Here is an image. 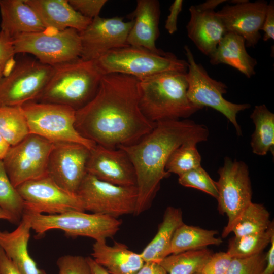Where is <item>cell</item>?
<instances>
[{"label": "cell", "mask_w": 274, "mask_h": 274, "mask_svg": "<svg viewBox=\"0 0 274 274\" xmlns=\"http://www.w3.org/2000/svg\"><path fill=\"white\" fill-rule=\"evenodd\" d=\"M139 82L127 75H104L92 98L76 111L78 132L112 149L133 144L150 132L155 123L141 110Z\"/></svg>", "instance_id": "cell-1"}, {"label": "cell", "mask_w": 274, "mask_h": 274, "mask_svg": "<svg viewBox=\"0 0 274 274\" xmlns=\"http://www.w3.org/2000/svg\"><path fill=\"white\" fill-rule=\"evenodd\" d=\"M209 134L207 126L192 120H164L155 123L152 130L138 142L118 147L128 155L135 172L138 199L133 215L149 209L161 181L170 176L165 166L174 150L188 141H207Z\"/></svg>", "instance_id": "cell-2"}, {"label": "cell", "mask_w": 274, "mask_h": 274, "mask_svg": "<svg viewBox=\"0 0 274 274\" xmlns=\"http://www.w3.org/2000/svg\"><path fill=\"white\" fill-rule=\"evenodd\" d=\"M186 74L167 72L139 80L140 107L150 122L186 119L202 109L187 97Z\"/></svg>", "instance_id": "cell-3"}, {"label": "cell", "mask_w": 274, "mask_h": 274, "mask_svg": "<svg viewBox=\"0 0 274 274\" xmlns=\"http://www.w3.org/2000/svg\"><path fill=\"white\" fill-rule=\"evenodd\" d=\"M102 76L93 60L79 58L56 65L35 101L64 105L77 110L94 96Z\"/></svg>", "instance_id": "cell-4"}, {"label": "cell", "mask_w": 274, "mask_h": 274, "mask_svg": "<svg viewBox=\"0 0 274 274\" xmlns=\"http://www.w3.org/2000/svg\"><path fill=\"white\" fill-rule=\"evenodd\" d=\"M93 61L103 75L119 73L139 80L167 72L186 73L188 69L187 61L170 52L156 53L130 45L111 50Z\"/></svg>", "instance_id": "cell-5"}, {"label": "cell", "mask_w": 274, "mask_h": 274, "mask_svg": "<svg viewBox=\"0 0 274 274\" xmlns=\"http://www.w3.org/2000/svg\"><path fill=\"white\" fill-rule=\"evenodd\" d=\"M23 216L30 222L31 229L40 236L53 229L63 231L70 237L83 236L95 241L113 237L119 230L122 221L114 217L74 211L56 215L24 211Z\"/></svg>", "instance_id": "cell-6"}, {"label": "cell", "mask_w": 274, "mask_h": 274, "mask_svg": "<svg viewBox=\"0 0 274 274\" xmlns=\"http://www.w3.org/2000/svg\"><path fill=\"white\" fill-rule=\"evenodd\" d=\"M30 134L41 136L52 143H74L90 150L93 142L83 137L75 127L76 111L70 107L31 101L21 106Z\"/></svg>", "instance_id": "cell-7"}, {"label": "cell", "mask_w": 274, "mask_h": 274, "mask_svg": "<svg viewBox=\"0 0 274 274\" xmlns=\"http://www.w3.org/2000/svg\"><path fill=\"white\" fill-rule=\"evenodd\" d=\"M12 41L15 54H31L41 63L53 67L80 57V33L73 28L46 29L18 35Z\"/></svg>", "instance_id": "cell-8"}, {"label": "cell", "mask_w": 274, "mask_h": 274, "mask_svg": "<svg viewBox=\"0 0 274 274\" xmlns=\"http://www.w3.org/2000/svg\"><path fill=\"white\" fill-rule=\"evenodd\" d=\"M188 63L186 76L188 83L187 95L194 105L202 109L210 107L222 114L232 124L238 136L242 135L237 121V114L250 108L249 104H235L225 99L227 86L223 82L212 78L207 71L197 63L188 46L184 47Z\"/></svg>", "instance_id": "cell-9"}, {"label": "cell", "mask_w": 274, "mask_h": 274, "mask_svg": "<svg viewBox=\"0 0 274 274\" xmlns=\"http://www.w3.org/2000/svg\"><path fill=\"white\" fill-rule=\"evenodd\" d=\"M53 67L26 57L14 64L0 81V107L35 101L51 77Z\"/></svg>", "instance_id": "cell-10"}, {"label": "cell", "mask_w": 274, "mask_h": 274, "mask_svg": "<svg viewBox=\"0 0 274 274\" xmlns=\"http://www.w3.org/2000/svg\"><path fill=\"white\" fill-rule=\"evenodd\" d=\"M76 194L85 211L118 218L133 215L138 189L136 186H121L111 184L87 173Z\"/></svg>", "instance_id": "cell-11"}, {"label": "cell", "mask_w": 274, "mask_h": 274, "mask_svg": "<svg viewBox=\"0 0 274 274\" xmlns=\"http://www.w3.org/2000/svg\"><path fill=\"white\" fill-rule=\"evenodd\" d=\"M53 143L29 134L11 147L3 160L6 173L16 188L31 180L47 176L48 162Z\"/></svg>", "instance_id": "cell-12"}, {"label": "cell", "mask_w": 274, "mask_h": 274, "mask_svg": "<svg viewBox=\"0 0 274 274\" xmlns=\"http://www.w3.org/2000/svg\"><path fill=\"white\" fill-rule=\"evenodd\" d=\"M215 182L218 191V210L228 218L226 226L231 225L252 202V190L247 165L242 161L224 158L218 170Z\"/></svg>", "instance_id": "cell-13"}, {"label": "cell", "mask_w": 274, "mask_h": 274, "mask_svg": "<svg viewBox=\"0 0 274 274\" xmlns=\"http://www.w3.org/2000/svg\"><path fill=\"white\" fill-rule=\"evenodd\" d=\"M16 189L23 200L26 212L56 215L85 211L77 194L65 190L48 175L26 181Z\"/></svg>", "instance_id": "cell-14"}, {"label": "cell", "mask_w": 274, "mask_h": 274, "mask_svg": "<svg viewBox=\"0 0 274 274\" xmlns=\"http://www.w3.org/2000/svg\"><path fill=\"white\" fill-rule=\"evenodd\" d=\"M133 20L123 18H102L92 19L88 26L79 32L81 52L80 58L95 60L106 53L127 46V39L133 25Z\"/></svg>", "instance_id": "cell-15"}, {"label": "cell", "mask_w": 274, "mask_h": 274, "mask_svg": "<svg viewBox=\"0 0 274 274\" xmlns=\"http://www.w3.org/2000/svg\"><path fill=\"white\" fill-rule=\"evenodd\" d=\"M90 149L74 143H53L47 175L65 190L76 194L87 174Z\"/></svg>", "instance_id": "cell-16"}, {"label": "cell", "mask_w": 274, "mask_h": 274, "mask_svg": "<svg viewBox=\"0 0 274 274\" xmlns=\"http://www.w3.org/2000/svg\"><path fill=\"white\" fill-rule=\"evenodd\" d=\"M87 173L98 179L116 185L136 186L134 167L121 149H112L96 144L90 150Z\"/></svg>", "instance_id": "cell-17"}, {"label": "cell", "mask_w": 274, "mask_h": 274, "mask_svg": "<svg viewBox=\"0 0 274 274\" xmlns=\"http://www.w3.org/2000/svg\"><path fill=\"white\" fill-rule=\"evenodd\" d=\"M268 3L264 0H247L241 4L226 5L216 13L227 32L242 37L247 46L254 47L261 38L260 31Z\"/></svg>", "instance_id": "cell-18"}, {"label": "cell", "mask_w": 274, "mask_h": 274, "mask_svg": "<svg viewBox=\"0 0 274 274\" xmlns=\"http://www.w3.org/2000/svg\"><path fill=\"white\" fill-rule=\"evenodd\" d=\"M160 4L157 0H138L133 12V25L127 39L128 45L142 47L156 53L163 51L156 47L159 36Z\"/></svg>", "instance_id": "cell-19"}, {"label": "cell", "mask_w": 274, "mask_h": 274, "mask_svg": "<svg viewBox=\"0 0 274 274\" xmlns=\"http://www.w3.org/2000/svg\"><path fill=\"white\" fill-rule=\"evenodd\" d=\"M189 21L186 25L187 35L204 55L210 56L227 32L215 11H200L189 7Z\"/></svg>", "instance_id": "cell-20"}, {"label": "cell", "mask_w": 274, "mask_h": 274, "mask_svg": "<svg viewBox=\"0 0 274 274\" xmlns=\"http://www.w3.org/2000/svg\"><path fill=\"white\" fill-rule=\"evenodd\" d=\"M35 11L46 29L83 30L92 19L76 11L68 0H25Z\"/></svg>", "instance_id": "cell-21"}, {"label": "cell", "mask_w": 274, "mask_h": 274, "mask_svg": "<svg viewBox=\"0 0 274 274\" xmlns=\"http://www.w3.org/2000/svg\"><path fill=\"white\" fill-rule=\"evenodd\" d=\"M92 258L110 274H135L145 262L140 254L130 250L125 245L115 242L110 246L106 240L95 242Z\"/></svg>", "instance_id": "cell-22"}, {"label": "cell", "mask_w": 274, "mask_h": 274, "mask_svg": "<svg viewBox=\"0 0 274 274\" xmlns=\"http://www.w3.org/2000/svg\"><path fill=\"white\" fill-rule=\"evenodd\" d=\"M31 230L29 221L22 216L12 231L0 230V248L22 274H41L43 270L38 268L28 253Z\"/></svg>", "instance_id": "cell-23"}, {"label": "cell", "mask_w": 274, "mask_h": 274, "mask_svg": "<svg viewBox=\"0 0 274 274\" xmlns=\"http://www.w3.org/2000/svg\"><path fill=\"white\" fill-rule=\"evenodd\" d=\"M1 30L12 38L44 31L46 27L25 0H0Z\"/></svg>", "instance_id": "cell-24"}, {"label": "cell", "mask_w": 274, "mask_h": 274, "mask_svg": "<svg viewBox=\"0 0 274 274\" xmlns=\"http://www.w3.org/2000/svg\"><path fill=\"white\" fill-rule=\"evenodd\" d=\"M246 42L241 36L227 32L222 39L215 51L209 56L212 65L224 64L251 78L256 72L257 62L251 57L246 49Z\"/></svg>", "instance_id": "cell-25"}, {"label": "cell", "mask_w": 274, "mask_h": 274, "mask_svg": "<svg viewBox=\"0 0 274 274\" xmlns=\"http://www.w3.org/2000/svg\"><path fill=\"white\" fill-rule=\"evenodd\" d=\"M183 223L181 210L168 207L155 236L140 253L144 261L160 263L170 255L171 243L175 232Z\"/></svg>", "instance_id": "cell-26"}, {"label": "cell", "mask_w": 274, "mask_h": 274, "mask_svg": "<svg viewBox=\"0 0 274 274\" xmlns=\"http://www.w3.org/2000/svg\"><path fill=\"white\" fill-rule=\"evenodd\" d=\"M269 217V212L263 204L252 202L231 225L224 227L222 237H226L231 232L238 237L264 232L273 222Z\"/></svg>", "instance_id": "cell-27"}, {"label": "cell", "mask_w": 274, "mask_h": 274, "mask_svg": "<svg viewBox=\"0 0 274 274\" xmlns=\"http://www.w3.org/2000/svg\"><path fill=\"white\" fill-rule=\"evenodd\" d=\"M217 234V230L205 229L184 223L175 232L170 254L204 249L210 245H219L223 241L215 237Z\"/></svg>", "instance_id": "cell-28"}, {"label": "cell", "mask_w": 274, "mask_h": 274, "mask_svg": "<svg viewBox=\"0 0 274 274\" xmlns=\"http://www.w3.org/2000/svg\"><path fill=\"white\" fill-rule=\"evenodd\" d=\"M255 126L250 145L252 152L264 156L269 151L273 154L274 114L264 105L256 106L250 115Z\"/></svg>", "instance_id": "cell-29"}, {"label": "cell", "mask_w": 274, "mask_h": 274, "mask_svg": "<svg viewBox=\"0 0 274 274\" xmlns=\"http://www.w3.org/2000/svg\"><path fill=\"white\" fill-rule=\"evenodd\" d=\"M213 254L207 248L190 250L170 254L159 264L167 274H194L201 271Z\"/></svg>", "instance_id": "cell-30"}, {"label": "cell", "mask_w": 274, "mask_h": 274, "mask_svg": "<svg viewBox=\"0 0 274 274\" xmlns=\"http://www.w3.org/2000/svg\"><path fill=\"white\" fill-rule=\"evenodd\" d=\"M30 134L21 106L0 107V134L12 146Z\"/></svg>", "instance_id": "cell-31"}, {"label": "cell", "mask_w": 274, "mask_h": 274, "mask_svg": "<svg viewBox=\"0 0 274 274\" xmlns=\"http://www.w3.org/2000/svg\"><path fill=\"white\" fill-rule=\"evenodd\" d=\"M274 236L273 222L265 231L235 236L229 240L226 252L232 258L250 257L263 252Z\"/></svg>", "instance_id": "cell-32"}, {"label": "cell", "mask_w": 274, "mask_h": 274, "mask_svg": "<svg viewBox=\"0 0 274 274\" xmlns=\"http://www.w3.org/2000/svg\"><path fill=\"white\" fill-rule=\"evenodd\" d=\"M195 140L187 141L172 153L167 161L165 170L178 176L201 165V158Z\"/></svg>", "instance_id": "cell-33"}, {"label": "cell", "mask_w": 274, "mask_h": 274, "mask_svg": "<svg viewBox=\"0 0 274 274\" xmlns=\"http://www.w3.org/2000/svg\"><path fill=\"white\" fill-rule=\"evenodd\" d=\"M0 208L10 213L15 223L21 221L24 211L23 200L12 184L0 160Z\"/></svg>", "instance_id": "cell-34"}, {"label": "cell", "mask_w": 274, "mask_h": 274, "mask_svg": "<svg viewBox=\"0 0 274 274\" xmlns=\"http://www.w3.org/2000/svg\"><path fill=\"white\" fill-rule=\"evenodd\" d=\"M178 177V182L182 186L197 189L217 199L218 191L215 181L201 165Z\"/></svg>", "instance_id": "cell-35"}, {"label": "cell", "mask_w": 274, "mask_h": 274, "mask_svg": "<svg viewBox=\"0 0 274 274\" xmlns=\"http://www.w3.org/2000/svg\"><path fill=\"white\" fill-rule=\"evenodd\" d=\"M263 252L244 258H232L226 274H263L265 267Z\"/></svg>", "instance_id": "cell-36"}, {"label": "cell", "mask_w": 274, "mask_h": 274, "mask_svg": "<svg viewBox=\"0 0 274 274\" xmlns=\"http://www.w3.org/2000/svg\"><path fill=\"white\" fill-rule=\"evenodd\" d=\"M58 274H91L87 257L66 255L57 261Z\"/></svg>", "instance_id": "cell-37"}, {"label": "cell", "mask_w": 274, "mask_h": 274, "mask_svg": "<svg viewBox=\"0 0 274 274\" xmlns=\"http://www.w3.org/2000/svg\"><path fill=\"white\" fill-rule=\"evenodd\" d=\"M232 257L226 252L213 253L203 267V274H226Z\"/></svg>", "instance_id": "cell-38"}, {"label": "cell", "mask_w": 274, "mask_h": 274, "mask_svg": "<svg viewBox=\"0 0 274 274\" xmlns=\"http://www.w3.org/2000/svg\"><path fill=\"white\" fill-rule=\"evenodd\" d=\"M70 5L83 16L93 19L99 16L106 0H69Z\"/></svg>", "instance_id": "cell-39"}, {"label": "cell", "mask_w": 274, "mask_h": 274, "mask_svg": "<svg viewBox=\"0 0 274 274\" xmlns=\"http://www.w3.org/2000/svg\"><path fill=\"white\" fill-rule=\"evenodd\" d=\"M183 4L182 0H175L169 7V13L167 17L164 26L170 35L174 34L178 30V18L182 11Z\"/></svg>", "instance_id": "cell-40"}, {"label": "cell", "mask_w": 274, "mask_h": 274, "mask_svg": "<svg viewBox=\"0 0 274 274\" xmlns=\"http://www.w3.org/2000/svg\"><path fill=\"white\" fill-rule=\"evenodd\" d=\"M15 55L12 38L4 31H0V63L13 60Z\"/></svg>", "instance_id": "cell-41"}, {"label": "cell", "mask_w": 274, "mask_h": 274, "mask_svg": "<svg viewBox=\"0 0 274 274\" xmlns=\"http://www.w3.org/2000/svg\"><path fill=\"white\" fill-rule=\"evenodd\" d=\"M261 30L264 31L263 40L267 41L274 39V2L268 3L265 17Z\"/></svg>", "instance_id": "cell-42"}, {"label": "cell", "mask_w": 274, "mask_h": 274, "mask_svg": "<svg viewBox=\"0 0 274 274\" xmlns=\"http://www.w3.org/2000/svg\"><path fill=\"white\" fill-rule=\"evenodd\" d=\"M0 274H22L1 248Z\"/></svg>", "instance_id": "cell-43"}, {"label": "cell", "mask_w": 274, "mask_h": 274, "mask_svg": "<svg viewBox=\"0 0 274 274\" xmlns=\"http://www.w3.org/2000/svg\"><path fill=\"white\" fill-rule=\"evenodd\" d=\"M135 274H167V273L159 263L146 262H144Z\"/></svg>", "instance_id": "cell-44"}, {"label": "cell", "mask_w": 274, "mask_h": 274, "mask_svg": "<svg viewBox=\"0 0 274 274\" xmlns=\"http://www.w3.org/2000/svg\"><path fill=\"white\" fill-rule=\"evenodd\" d=\"M270 247L265 254L266 264L263 274L274 273V236L270 242Z\"/></svg>", "instance_id": "cell-45"}, {"label": "cell", "mask_w": 274, "mask_h": 274, "mask_svg": "<svg viewBox=\"0 0 274 274\" xmlns=\"http://www.w3.org/2000/svg\"><path fill=\"white\" fill-rule=\"evenodd\" d=\"M227 2L225 0H208L198 5H196V8L200 11H214L219 5Z\"/></svg>", "instance_id": "cell-46"}, {"label": "cell", "mask_w": 274, "mask_h": 274, "mask_svg": "<svg viewBox=\"0 0 274 274\" xmlns=\"http://www.w3.org/2000/svg\"><path fill=\"white\" fill-rule=\"evenodd\" d=\"M87 260L91 274H110L104 268L95 262L92 257H88Z\"/></svg>", "instance_id": "cell-47"}, {"label": "cell", "mask_w": 274, "mask_h": 274, "mask_svg": "<svg viewBox=\"0 0 274 274\" xmlns=\"http://www.w3.org/2000/svg\"><path fill=\"white\" fill-rule=\"evenodd\" d=\"M11 147L10 144L0 134V160L4 159Z\"/></svg>", "instance_id": "cell-48"}, {"label": "cell", "mask_w": 274, "mask_h": 274, "mask_svg": "<svg viewBox=\"0 0 274 274\" xmlns=\"http://www.w3.org/2000/svg\"><path fill=\"white\" fill-rule=\"evenodd\" d=\"M13 60L0 63V81L3 76L11 68L14 63H12Z\"/></svg>", "instance_id": "cell-49"}, {"label": "cell", "mask_w": 274, "mask_h": 274, "mask_svg": "<svg viewBox=\"0 0 274 274\" xmlns=\"http://www.w3.org/2000/svg\"><path fill=\"white\" fill-rule=\"evenodd\" d=\"M0 220H5L11 223L16 224L12 216L1 208H0Z\"/></svg>", "instance_id": "cell-50"}, {"label": "cell", "mask_w": 274, "mask_h": 274, "mask_svg": "<svg viewBox=\"0 0 274 274\" xmlns=\"http://www.w3.org/2000/svg\"><path fill=\"white\" fill-rule=\"evenodd\" d=\"M41 274H47V273L43 270Z\"/></svg>", "instance_id": "cell-51"}, {"label": "cell", "mask_w": 274, "mask_h": 274, "mask_svg": "<svg viewBox=\"0 0 274 274\" xmlns=\"http://www.w3.org/2000/svg\"><path fill=\"white\" fill-rule=\"evenodd\" d=\"M194 274H203L201 272H197V273H195Z\"/></svg>", "instance_id": "cell-52"}]
</instances>
